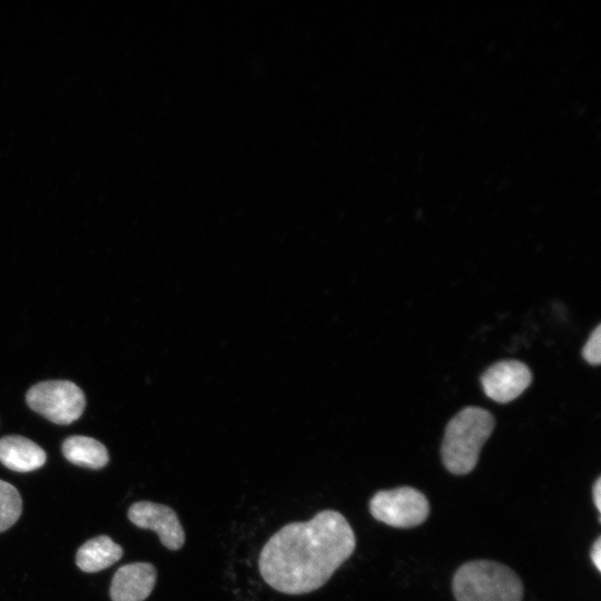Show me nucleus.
<instances>
[{"instance_id": "nucleus-2", "label": "nucleus", "mask_w": 601, "mask_h": 601, "mask_svg": "<svg viewBox=\"0 0 601 601\" xmlns=\"http://www.w3.org/2000/svg\"><path fill=\"white\" fill-rule=\"evenodd\" d=\"M493 428L494 417L481 407L469 406L454 415L446 425L441 446L445 469L455 475L473 471Z\"/></svg>"}, {"instance_id": "nucleus-7", "label": "nucleus", "mask_w": 601, "mask_h": 601, "mask_svg": "<svg viewBox=\"0 0 601 601\" xmlns=\"http://www.w3.org/2000/svg\"><path fill=\"white\" fill-rule=\"evenodd\" d=\"M531 382L530 368L515 359L497 362L481 376L485 395L497 403L513 401L529 387Z\"/></svg>"}, {"instance_id": "nucleus-15", "label": "nucleus", "mask_w": 601, "mask_h": 601, "mask_svg": "<svg viewBox=\"0 0 601 601\" xmlns=\"http://www.w3.org/2000/svg\"><path fill=\"white\" fill-rule=\"evenodd\" d=\"M592 499L597 510L601 511V477H598L592 486Z\"/></svg>"}, {"instance_id": "nucleus-5", "label": "nucleus", "mask_w": 601, "mask_h": 601, "mask_svg": "<svg viewBox=\"0 0 601 601\" xmlns=\"http://www.w3.org/2000/svg\"><path fill=\"white\" fill-rule=\"evenodd\" d=\"M373 518L393 528L410 529L422 524L430 514L426 496L411 486L376 492L370 501Z\"/></svg>"}, {"instance_id": "nucleus-11", "label": "nucleus", "mask_w": 601, "mask_h": 601, "mask_svg": "<svg viewBox=\"0 0 601 601\" xmlns=\"http://www.w3.org/2000/svg\"><path fill=\"white\" fill-rule=\"evenodd\" d=\"M62 453L69 462L95 470L104 467L109 461L108 451L102 443L82 435L66 439Z\"/></svg>"}, {"instance_id": "nucleus-6", "label": "nucleus", "mask_w": 601, "mask_h": 601, "mask_svg": "<svg viewBox=\"0 0 601 601\" xmlns=\"http://www.w3.org/2000/svg\"><path fill=\"white\" fill-rule=\"evenodd\" d=\"M129 520L141 529L155 531L164 546L178 550L185 543V532L176 512L164 504L141 501L128 510Z\"/></svg>"}, {"instance_id": "nucleus-14", "label": "nucleus", "mask_w": 601, "mask_h": 601, "mask_svg": "<svg viewBox=\"0 0 601 601\" xmlns=\"http://www.w3.org/2000/svg\"><path fill=\"white\" fill-rule=\"evenodd\" d=\"M590 558L598 571H601V538L598 536L590 551Z\"/></svg>"}, {"instance_id": "nucleus-3", "label": "nucleus", "mask_w": 601, "mask_h": 601, "mask_svg": "<svg viewBox=\"0 0 601 601\" xmlns=\"http://www.w3.org/2000/svg\"><path fill=\"white\" fill-rule=\"evenodd\" d=\"M456 601H522L523 583L509 566L490 560L462 564L454 573Z\"/></svg>"}, {"instance_id": "nucleus-1", "label": "nucleus", "mask_w": 601, "mask_h": 601, "mask_svg": "<svg viewBox=\"0 0 601 601\" xmlns=\"http://www.w3.org/2000/svg\"><path fill=\"white\" fill-rule=\"evenodd\" d=\"M355 534L337 511L324 510L307 522L284 525L264 545L258 561L267 584L286 594L324 585L353 554Z\"/></svg>"}, {"instance_id": "nucleus-4", "label": "nucleus", "mask_w": 601, "mask_h": 601, "mask_svg": "<svg viewBox=\"0 0 601 601\" xmlns=\"http://www.w3.org/2000/svg\"><path fill=\"white\" fill-rule=\"evenodd\" d=\"M28 405L56 424L78 420L86 405L83 392L70 381L52 380L33 385L26 395Z\"/></svg>"}, {"instance_id": "nucleus-12", "label": "nucleus", "mask_w": 601, "mask_h": 601, "mask_svg": "<svg viewBox=\"0 0 601 601\" xmlns=\"http://www.w3.org/2000/svg\"><path fill=\"white\" fill-rule=\"evenodd\" d=\"M22 501L18 490L0 480V532L8 530L19 519Z\"/></svg>"}, {"instance_id": "nucleus-9", "label": "nucleus", "mask_w": 601, "mask_h": 601, "mask_svg": "<svg viewBox=\"0 0 601 601\" xmlns=\"http://www.w3.org/2000/svg\"><path fill=\"white\" fill-rule=\"evenodd\" d=\"M0 462L16 472H30L46 462V452L31 440L20 435L0 439Z\"/></svg>"}, {"instance_id": "nucleus-13", "label": "nucleus", "mask_w": 601, "mask_h": 601, "mask_svg": "<svg viewBox=\"0 0 601 601\" xmlns=\"http://www.w3.org/2000/svg\"><path fill=\"white\" fill-rule=\"evenodd\" d=\"M583 358L592 364L599 365L601 362V326L598 325L590 334L582 348Z\"/></svg>"}, {"instance_id": "nucleus-8", "label": "nucleus", "mask_w": 601, "mask_h": 601, "mask_svg": "<svg viewBox=\"0 0 601 601\" xmlns=\"http://www.w3.org/2000/svg\"><path fill=\"white\" fill-rule=\"evenodd\" d=\"M156 569L151 563L136 562L122 565L110 585L112 601H144L156 583Z\"/></svg>"}, {"instance_id": "nucleus-10", "label": "nucleus", "mask_w": 601, "mask_h": 601, "mask_svg": "<svg viewBox=\"0 0 601 601\" xmlns=\"http://www.w3.org/2000/svg\"><path fill=\"white\" fill-rule=\"evenodd\" d=\"M121 556V546L109 536L100 535L79 548L76 563L85 572H98L116 563Z\"/></svg>"}]
</instances>
